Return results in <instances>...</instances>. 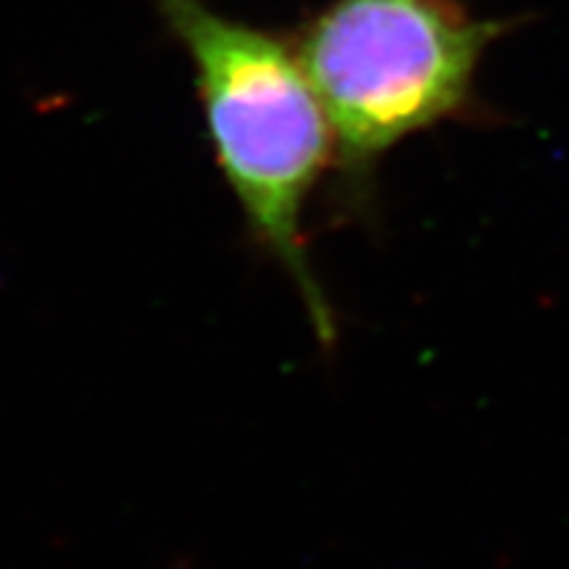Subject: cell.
Wrapping results in <instances>:
<instances>
[{"mask_svg": "<svg viewBox=\"0 0 569 569\" xmlns=\"http://www.w3.org/2000/svg\"><path fill=\"white\" fill-rule=\"evenodd\" d=\"M511 27L461 0H330L306 21L293 46L330 122L346 201L372 196L403 140L478 109L480 63Z\"/></svg>", "mask_w": 569, "mask_h": 569, "instance_id": "obj_2", "label": "cell"}, {"mask_svg": "<svg viewBox=\"0 0 569 569\" xmlns=\"http://www.w3.org/2000/svg\"><path fill=\"white\" fill-rule=\"evenodd\" d=\"M193 63L213 156L248 230L296 284L319 346L336 315L306 248L303 213L332 167V132L293 40L232 19L209 0H151Z\"/></svg>", "mask_w": 569, "mask_h": 569, "instance_id": "obj_1", "label": "cell"}]
</instances>
